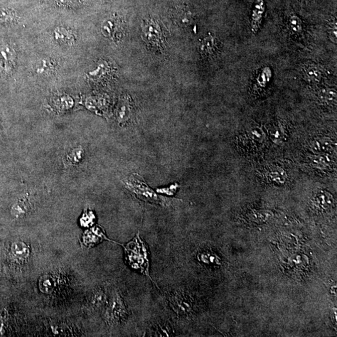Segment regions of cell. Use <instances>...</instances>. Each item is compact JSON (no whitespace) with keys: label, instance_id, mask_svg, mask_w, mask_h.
Wrapping results in <instances>:
<instances>
[{"label":"cell","instance_id":"6da1fadb","mask_svg":"<svg viewBox=\"0 0 337 337\" xmlns=\"http://www.w3.org/2000/svg\"><path fill=\"white\" fill-rule=\"evenodd\" d=\"M124 248L126 259L130 266L139 270L152 280L149 272L148 250L146 243L140 237L139 232Z\"/></svg>","mask_w":337,"mask_h":337},{"label":"cell","instance_id":"7a4b0ae2","mask_svg":"<svg viewBox=\"0 0 337 337\" xmlns=\"http://www.w3.org/2000/svg\"><path fill=\"white\" fill-rule=\"evenodd\" d=\"M125 188L139 200L157 205L169 206L170 200L158 195L145 183L144 179L138 174H134L123 181Z\"/></svg>","mask_w":337,"mask_h":337},{"label":"cell","instance_id":"3957f363","mask_svg":"<svg viewBox=\"0 0 337 337\" xmlns=\"http://www.w3.org/2000/svg\"><path fill=\"white\" fill-rule=\"evenodd\" d=\"M142 38L150 46L156 50H161L164 43L163 29L159 23L154 19H148L142 24Z\"/></svg>","mask_w":337,"mask_h":337},{"label":"cell","instance_id":"277c9868","mask_svg":"<svg viewBox=\"0 0 337 337\" xmlns=\"http://www.w3.org/2000/svg\"><path fill=\"white\" fill-rule=\"evenodd\" d=\"M16 53L9 45L0 46V68L4 73L12 72L15 65Z\"/></svg>","mask_w":337,"mask_h":337},{"label":"cell","instance_id":"5b68a950","mask_svg":"<svg viewBox=\"0 0 337 337\" xmlns=\"http://www.w3.org/2000/svg\"><path fill=\"white\" fill-rule=\"evenodd\" d=\"M265 11L264 0H255L250 15V29L254 34H257L261 27Z\"/></svg>","mask_w":337,"mask_h":337},{"label":"cell","instance_id":"8992f818","mask_svg":"<svg viewBox=\"0 0 337 337\" xmlns=\"http://www.w3.org/2000/svg\"><path fill=\"white\" fill-rule=\"evenodd\" d=\"M305 80L312 84H317L321 82L324 77V71L321 66L313 62L305 63L302 67Z\"/></svg>","mask_w":337,"mask_h":337},{"label":"cell","instance_id":"52a82bcc","mask_svg":"<svg viewBox=\"0 0 337 337\" xmlns=\"http://www.w3.org/2000/svg\"><path fill=\"white\" fill-rule=\"evenodd\" d=\"M121 25L117 17L111 16L103 21L102 24V33L110 39L117 38L122 30Z\"/></svg>","mask_w":337,"mask_h":337},{"label":"cell","instance_id":"ba28073f","mask_svg":"<svg viewBox=\"0 0 337 337\" xmlns=\"http://www.w3.org/2000/svg\"><path fill=\"white\" fill-rule=\"evenodd\" d=\"M54 39L59 44L66 46H73L75 43V33L71 29L63 26H58L54 29Z\"/></svg>","mask_w":337,"mask_h":337},{"label":"cell","instance_id":"9c48e42d","mask_svg":"<svg viewBox=\"0 0 337 337\" xmlns=\"http://www.w3.org/2000/svg\"><path fill=\"white\" fill-rule=\"evenodd\" d=\"M56 64L52 59L42 58L39 59L34 63L33 69L37 75L41 76H47L51 75L55 70Z\"/></svg>","mask_w":337,"mask_h":337},{"label":"cell","instance_id":"30bf717a","mask_svg":"<svg viewBox=\"0 0 337 337\" xmlns=\"http://www.w3.org/2000/svg\"><path fill=\"white\" fill-rule=\"evenodd\" d=\"M216 48H217L216 39L210 33L202 39L199 46V52L204 57H211L215 55Z\"/></svg>","mask_w":337,"mask_h":337},{"label":"cell","instance_id":"8fae6325","mask_svg":"<svg viewBox=\"0 0 337 337\" xmlns=\"http://www.w3.org/2000/svg\"><path fill=\"white\" fill-rule=\"evenodd\" d=\"M171 306L178 314H185L191 311V303L183 294H176L171 297Z\"/></svg>","mask_w":337,"mask_h":337},{"label":"cell","instance_id":"7c38bea8","mask_svg":"<svg viewBox=\"0 0 337 337\" xmlns=\"http://www.w3.org/2000/svg\"><path fill=\"white\" fill-rule=\"evenodd\" d=\"M127 316L126 309L124 302L119 296H116L112 302V317L115 322L123 321Z\"/></svg>","mask_w":337,"mask_h":337},{"label":"cell","instance_id":"4fadbf2b","mask_svg":"<svg viewBox=\"0 0 337 337\" xmlns=\"http://www.w3.org/2000/svg\"><path fill=\"white\" fill-rule=\"evenodd\" d=\"M174 18L179 26L189 28L194 24L193 14L185 8H179L174 13Z\"/></svg>","mask_w":337,"mask_h":337},{"label":"cell","instance_id":"5bb4252c","mask_svg":"<svg viewBox=\"0 0 337 337\" xmlns=\"http://www.w3.org/2000/svg\"><path fill=\"white\" fill-rule=\"evenodd\" d=\"M312 151L317 154H326L334 149V143L329 138H318L313 140L310 144Z\"/></svg>","mask_w":337,"mask_h":337},{"label":"cell","instance_id":"9a60e30c","mask_svg":"<svg viewBox=\"0 0 337 337\" xmlns=\"http://www.w3.org/2000/svg\"><path fill=\"white\" fill-rule=\"evenodd\" d=\"M287 28L294 35L301 36L304 32V24L300 17L292 14L287 21Z\"/></svg>","mask_w":337,"mask_h":337},{"label":"cell","instance_id":"2e32d148","mask_svg":"<svg viewBox=\"0 0 337 337\" xmlns=\"http://www.w3.org/2000/svg\"><path fill=\"white\" fill-rule=\"evenodd\" d=\"M317 97H318L320 102L325 103V104L329 105L336 104L337 91L334 88H322L317 93Z\"/></svg>","mask_w":337,"mask_h":337},{"label":"cell","instance_id":"e0dca14e","mask_svg":"<svg viewBox=\"0 0 337 337\" xmlns=\"http://www.w3.org/2000/svg\"><path fill=\"white\" fill-rule=\"evenodd\" d=\"M11 252L16 259L23 260L28 257L30 251L26 243L21 241H16L11 245Z\"/></svg>","mask_w":337,"mask_h":337},{"label":"cell","instance_id":"ac0fdd59","mask_svg":"<svg viewBox=\"0 0 337 337\" xmlns=\"http://www.w3.org/2000/svg\"><path fill=\"white\" fill-rule=\"evenodd\" d=\"M29 202L26 199H21L16 202L11 208V215L16 218L24 217L28 213Z\"/></svg>","mask_w":337,"mask_h":337},{"label":"cell","instance_id":"d6986e66","mask_svg":"<svg viewBox=\"0 0 337 337\" xmlns=\"http://www.w3.org/2000/svg\"><path fill=\"white\" fill-rule=\"evenodd\" d=\"M56 285V279L50 275L42 276L39 280V289L43 294H51Z\"/></svg>","mask_w":337,"mask_h":337},{"label":"cell","instance_id":"ffe728a7","mask_svg":"<svg viewBox=\"0 0 337 337\" xmlns=\"http://www.w3.org/2000/svg\"><path fill=\"white\" fill-rule=\"evenodd\" d=\"M331 157L327 154H318L311 158L312 166L319 169H326L331 166Z\"/></svg>","mask_w":337,"mask_h":337},{"label":"cell","instance_id":"44dd1931","mask_svg":"<svg viewBox=\"0 0 337 337\" xmlns=\"http://www.w3.org/2000/svg\"><path fill=\"white\" fill-rule=\"evenodd\" d=\"M18 14L13 9L0 8V24H11L18 21Z\"/></svg>","mask_w":337,"mask_h":337},{"label":"cell","instance_id":"7402d4cb","mask_svg":"<svg viewBox=\"0 0 337 337\" xmlns=\"http://www.w3.org/2000/svg\"><path fill=\"white\" fill-rule=\"evenodd\" d=\"M270 180L277 184L282 185L286 183L287 180V174L286 171L281 167H275L268 173Z\"/></svg>","mask_w":337,"mask_h":337},{"label":"cell","instance_id":"603a6c76","mask_svg":"<svg viewBox=\"0 0 337 337\" xmlns=\"http://www.w3.org/2000/svg\"><path fill=\"white\" fill-rule=\"evenodd\" d=\"M84 157V151L82 148H75L71 150L66 155L65 159L66 163L68 166H74V165H78L82 161Z\"/></svg>","mask_w":337,"mask_h":337},{"label":"cell","instance_id":"cb8c5ba5","mask_svg":"<svg viewBox=\"0 0 337 337\" xmlns=\"http://www.w3.org/2000/svg\"><path fill=\"white\" fill-rule=\"evenodd\" d=\"M272 71L269 67L263 68L258 75L257 78V85L259 87L264 88L267 87L272 78Z\"/></svg>","mask_w":337,"mask_h":337},{"label":"cell","instance_id":"d4e9b609","mask_svg":"<svg viewBox=\"0 0 337 337\" xmlns=\"http://www.w3.org/2000/svg\"><path fill=\"white\" fill-rule=\"evenodd\" d=\"M327 33L331 41L334 43H337V26L336 18L330 19L327 24Z\"/></svg>","mask_w":337,"mask_h":337},{"label":"cell","instance_id":"484cf974","mask_svg":"<svg viewBox=\"0 0 337 337\" xmlns=\"http://www.w3.org/2000/svg\"><path fill=\"white\" fill-rule=\"evenodd\" d=\"M56 5L60 8H74L80 5L83 0H53Z\"/></svg>","mask_w":337,"mask_h":337},{"label":"cell","instance_id":"4316f807","mask_svg":"<svg viewBox=\"0 0 337 337\" xmlns=\"http://www.w3.org/2000/svg\"><path fill=\"white\" fill-rule=\"evenodd\" d=\"M128 103H125L123 102L121 105L120 106L119 111L118 110V120L119 122H124L127 119V116H128V113H129V109L128 110Z\"/></svg>","mask_w":337,"mask_h":337},{"label":"cell","instance_id":"83f0119b","mask_svg":"<svg viewBox=\"0 0 337 337\" xmlns=\"http://www.w3.org/2000/svg\"><path fill=\"white\" fill-rule=\"evenodd\" d=\"M250 138L255 141L260 142L264 137V132L259 127L254 128L251 131L249 134Z\"/></svg>","mask_w":337,"mask_h":337}]
</instances>
